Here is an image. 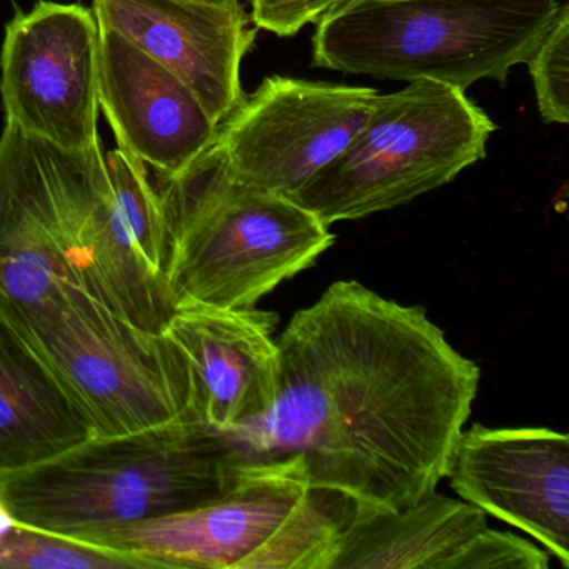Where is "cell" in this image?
<instances>
[{
  "mask_svg": "<svg viewBox=\"0 0 569 569\" xmlns=\"http://www.w3.org/2000/svg\"><path fill=\"white\" fill-rule=\"evenodd\" d=\"M345 0H252L251 22L279 38H291L305 26L318 24Z\"/></svg>",
  "mask_w": 569,
  "mask_h": 569,
  "instance_id": "obj_20",
  "label": "cell"
},
{
  "mask_svg": "<svg viewBox=\"0 0 569 569\" xmlns=\"http://www.w3.org/2000/svg\"><path fill=\"white\" fill-rule=\"evenodd\" d=\"M495 122L462 89L409 82L378 94L345 151L289 199L331 228L408 204L486 158Z\"/></svg>",
  "mask_w": 569,
  "mask_h": 569,
  "instance_id": "obj_6",
  "label": "cell"
},
{
  "mask_svg": "<svg viewBox=\"0 0 569 569\" xmlns=\"http://www.w3.org/2000/svg\"><path fill=\"white\" fill-rule=\"evenodd\" d=\"M174 309L254 308L335 244L329 226L288 196L236 181L216 146L159 178Z\"/></svg>",
  "mask_w": 569,
  "mask_h": 569,
  "instance_id": "obj_3",
  "label": "cell"
},
{
  "mask_svg": "<svg viewBox=\"0 0 569 569\" xmlns=\"http://www.w3.org/2000/svg\"><path fill=\"white\" fill-rule=\"evenodd\" d=\"M96 436L54 369L0 316V475L62 455Z\"/></svg>",
  "mask_w": 569,
  "mask_h": 569,
  "instance_id": "obj_15",
  "label": "cell"
},
{
  "mask_svg": "<svg viewBox=\"0 0 569 569\" xmlns=\"http://www.w3.org/2000/svg\"><path fill=\"white\" fill-rule=\"evenodd\" d=\"M198 2H209V4H222V6L241 4V0H198Z\"/></svg>",
  "mask_w": 569,
  "mask_h": 569,
  "instance_id": "obj_21",
  "label": "cell"
},
{
  "mask_svg": "<svg viewBox=\"0 0 569 569\" xmlns=\"http://www.w3.org/2000/svg\"><path fill=\"white\" fill-rule=\"evenodd\" d=\"M101 146L64 151L6 124L0 136V309L28 311L66 286L91 292L89 216Z\"/></svg>",
  "mask_w": 569,
  "mask_h": 569,
  "instance_id": "obj_8",
  "label": "cell"
},
{
  "mask_svg": "<svg viewBox=\"0 0 569 569\" xmlns=\"http://www.w3.org/2000/svg\"><path fill=\"white\" fill-rule=\"evenodd\" d=\"M348 521L345 506L315 491L291 459H241L221 498L79 541L151 569H331Z\"/></svg>",
  "mask_w": 569,
  "mask_h": 569,
  "instance_id": "obj_5",
  "label": "cell"
},
{
  "mask_svg": "<svg viewBox=\"0 0 569 569\" xmlns=\"http://www.w3.org/2000/svg\"><path fill=\"white\" fill-rule=\"evenodd\" d=\"M279 316L262 309H176L164 332L191 376L196 421L228 432L264 416L278 392Z\"/></svg>",
  "mask_w": 569,
  "mask_h": 569,
  "instance_id": "obj_13",
  "label": "cell"
},
{
  "mask_svg": "<svg viewBox=\"0 0 569 569\" xmlns=\"http://www.w3.org/2000/svg\"><path fill=\"white\" fill-rule=\"evenodd\" d=\"M378 94L269 76L219 126L214 146L236 181L291 196L345 151Z\"/></svg>",
  "mask_w": 569,
  "mask_h": 569,
  "instance_id": "obj_10",
  "label": "cell"
},
{
  "mask_svg": "<svg viewBox=\"0 0 569 569\" xmlns=\"http://www.w3.org/2000/svg\"><path fill=\"white\" fill-rule=\"evenodd\" d=\"M99 104L119 148L159 178L182 174L218 138L219 126L178 76L106 28Z\"/></svg>",
  "mask_w": 569,
  "mask_h": 569,
  "instance_id": "obj_14",
  "label": "cell"
},
{
  "mask_svg": "<svg viewBox=\"0 0 569 569\" xmlns=\"http://www.w3.org/2000/svg\"><path fill=\"white\" fill-rule=\"evenodd\" d=\"M101 28L178 76L221 126L241 104V64L256 29L241 4L198 0H94Z\"/></svg>",
  "mask_w": 569,
  "mask_h": 569,
  "instance_id": "obj_12",
  "label": "cell"
},
{
  "mask_svg": "<svg viewBox=\"0 0 569 569\" xmlns=\"http://www.w3.org/2000/svg\"><path fill=\"white\" fill-rule=\"evenodd\" d=\"M486 528L481 509L432 491L398 511L352 518L331 569H455Z\"/></svg>",
  "mask_w": 569,
  "mask_h": 569,
  "instance_id": "obj_16",
  "label": "cell"
},
{
  "mask_svg": "<svg viewBox=\"0 0 569 569\" xmlns=\"http://www.w3.org/2000/svg\"><path fill=\"white\" fill-rule=\"evenodd\" d=\"M546 124L569 122V6L562 4L551 31L526 62Z\"/></svg>",
  "mask_w": 569,
  "mask_h": 569,
  "instance_id": "obj_18",
  "label": "cell"
},
{
  "mask_svg": "<svg viewBox=\"0 0 569 569\" xmlns=\"http://www.w3.org/2000/svg\"><path fill=\"white\" fill-rule=\"evenodd\" d=\"M559 0H345L318 22L312 64L392 81L505 86L551 31Z\"/></svg>",
  "mask_w": 569,
  "mask_h": 569,
  "instance_id": "obj_4",
  "label": "cell"
},
{
  "mask_svg": "<svg viewBox=\"0 0 569 569\" xmlns=\"http://www.w3.org/2000/svg\"><path fill=\"white\" fill-rule=\"evenodd\" d=\"M101 26L79 4L41 0L6 29L0 94L6 124L84 152L99 142Z\"/></svg>",
  "mask_w": 569,
  "mask_h": 569,
  "instance_id": "obj_9",
  "label": "cell"
},
{
  "mask_svg": "<svg viewBox=\"0 0 569 569\" xmlns=\"http://www.w3.org/2000/svg\"><path fill=\"white\" fill-rule=\"evenodd\" d=\"M0 569H151L126 552L26 525L0 499Z\"/></svg>",
  "mask_w": 569,
  "mask_h": 569,
  "instance_id": "obj_17",
  "label": "cell"
},
{
  "mask_svg": "<svg viewBox=\"0 0 569 569\" xmlns=\"http://www.w3.org/2000/svg\"><path fill=\"white\" fill-rule=\"evenodd\" d=\"M241 459L199 422L92 436L48 461L0 475V499L26 525L82 539L214 501Z\"/></svg>",
  "mask_w": 569,
  "mask_h": 569,
  "instance_id": "obj_2",
  "label": "cell"
},
{
  "mask_svg": "<svg viewBox=\"0 0 569 569\" xmlns=\"http://www.w3.org/2000/svg\"><path fill=\"white\" fill-rule=\"evenodd\" d=\"M462 501L528 532L569 568V438L546 428L462 431L449 465Z\"/></svg>",
  "mask_w": 569,
  "mask_h": 569,
  "instance_id": "obj_11",
  "label": "cell"
},
{
  "mask_svg": "<svg viewBox=\"0 0 569 569\" xmlns=\"http://www.w3.org/2000/svg\"><path fill=\"white\" fill-rule=\"evenodd\" d=\"M548 552L509 531L482 529L459 556L455 569H548Z\"/></svg>",
  "mask_w": 569,
  "mask_h": 569,
  "instance_id": "obj_19",
  "label": "cell"
},
{
  "mask_svg": "<svg viewBox=\"0 0 569 569\" xmlns=\"http://www.w3.org/2000/svg\"><path fill=\"white\" fill-rule=\"evenodd\" d=\"M278 346L274 405L218 432L239 458L291 459L351 519L395 512L436 491L481 371L425 308L336 281L292 316Z\"/></svg>",
  "mask_w": 569,
  "mask_h": 569,
  "instance_id": "obj_1",
  "label": "cell"
},
{
  "mask_svg": "<svg viewBox=\"0 0 569 569\" xmlns=\"http://www.w3.org/2000/svg\"><path fill=\"white\" fill-rule=\"evenodd\" d=\"M54 369L96 436L198 422L184 355L164 331L132 325L76 286L28 311L0 309Z\"/></svg>",
  "mask_w": 569,
  "mask_h": 569,
  "instance_id": "obj_7",
  "label": "cell"
}]
</instances>
